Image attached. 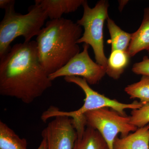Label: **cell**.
<instances>
[{"label": "cell", "instance_id": "cell-1", "mask_svg": "<svg viewBox=\"0 0 149 149\" xmlns=\"http://www.w3.org/2000/svg\"><path fill=\"white\" fill-rule=\"evenodd\" d=\"M0 60V94L32 103L52 85L40 62L36 41L16 44Z\"/></svg>", "mask_w": 149, "mask_h": 149}, {"label": "cell", "instance_id": "cell-2", "mask_svg": "<svg viewBox=\"0 0 149 149\" xmlns=\"http://www.w3.org/2000/svg\"><path fill=\"white\" fill-rule=\"evenodd\" d=\"M83 34L82 27L70 19L62 17L47 22L36 42L40 62L48 75L80 52L77 42Z\"/></svg>", "mask_w": 149, "mask_h": 149}, {"label": "cell", "instance_id": "cell-3", "mask_svg": "<svg viewBox=\"0 0 149 149\" xmlns=\"http://www.w3.org/2000/svg\"><path fill=\"white\" fill-rule=\"evenodd\" d=\"M64 80L68 83H72L77 85L85 93V98L84 103L79 109L74 111H64L60 110L53 106L44 111L41 116V119L44 122L51 118L63 116L70 118L77 132L78 137L82 136L87 125L84 115L88 111L104 108H110L117 111L121 115L126 116L125 110L138 109L143 106L141 102L135 101L132 103L125 104L112 100L94 91L90 87L86 80L82 77L76 76L64 77Z\"/></svg>", "mask_w": 149, "mask_h": 149}, {"label": "cell", "instance_id": "cell-4", "mask_svg": "<svg viewBox=\"0 0 149 149\" xmlns=\"http://www.w3.org/2000/svg\"><path fill=\"white\" fill-rule=\"evenodd\" d=\"M15 3L13 0L5 9L4 16L0 23V58L10 49L11 43L17 37L22 36L24 42H29L37 36L48 18L45 12L37 3L29 7L25 14L15 12Z\"/></svg>", "mask_w": 149, "mask_h": 149}, {"label": "cell", "instance_id": "cell-5", "mask_svg": "<svg viewBox=\"0 0 149 149\" xmlns=\"http://www.w3.org/2000/svg\"><path fill=\"white\" fill-rule=\"evenodd\" d=\"M83 16L77 20V24L84 28L78 44L84 43L91 46L94 51L96 62L107 69L108 58L104 51L103 27L108 15L109 4L108 1L101 0L93 8L85 1L83 5Z\"/></svg>", "mask_w": 149, "mask_h": 149}, {"label": "cell", "instance_id": "cell-6", "mask_svg": "<svg viewBox=\"0 0 149 149\" xmlns=\"http://www.w3.org/2000/svg\"><path fill=\"white\" fill-rule=\"evenodd\" d=\"M84 117L87 126L97 130L110 149H113L114 141L118 134L120 133L123 138L131 132H135L138 128L130 123V116L121 115L108 108L88 111Z\"/></svg>", "mask_w": 149, "mask_h": 149}, {"label": "cell", "instance_id": "cell-7", "mask_svg": "<svg viewBox=\"0 0 149 149\" xmlns=\"http://www.w3.org/2000/svg\"><path fill=\"white\" fill-rule=\"evenodd\" d=\"M89 47V45L84 44L82 52L61 69L49 75L50 80L52 81L59 77L76 76L84 78L89 85L97 84L106 74V69L91 59L88 51Z\"/></svg>", "mask_w": 149, "mask_h": 149}, {"label": "cell", "instance_id": "cell-8", "mask_svg": "<svg viewBox=\"0 0 149 149\" xmlns=\"http://www.w3.org/2000/svg\"><path fill=\"white\" fill-rule=\"evenodd\" d=\"M48 149H73L77 133L72 119L66 116H57L49 123L42 131Z\"/></svg>", "mask_w": 149, "mask_h": 149}, {"label": "cell", "instance_id": "cell-9", "mask_svg": "<svg viewBox=\"0 0 149 149\" xmlns=\"http://www.w3.org/2000/svg\"><path fill=\"white\" fill-rule=\"evenodd\" d=\"M85 0H35L45 12L50 20L62 18L63 14L74 12Z\"/></svg>", "mask_w": 149, "mask_h": 149}, {"label": "cell", "instance_id": "cell-10", "mask_svg": "<svg viewBox=\"0 0 149 149\" xmlns=\"http://www.w3.org/2000/svg\"><path fill=\"white\" fill-rule=\"evenodd\" d=\"M113 149H149V124L133 133L115 140Z\"/></svg>", "mask_w": 149, "mask_h": 149}, {"label": "cell", "instance_id": "cell-11", "mask_svg": "<svg viewBox=\"0 0 149 149\" xmlns=\"http://www.w3.org/2000/svg\"><path fill=\"white\" fill-rule=\"evenodd\" d=\"M145 50H149V7L144 9L143 18L141 26L132 34L127 53L131 57Z\"/></svg>", "mask_w": 149, "mask_h": 149}, {"label": "cell", "instance_id": "cell-12", "mask_svg": "<svg viewBox=\"0 0 149 149\" xmlns=\"http://www.w3.org/2000/svg\"><path fill=\"white\" fill-rule=\"evenodd\" d=\"M73 149H110L97 130L87 126L82 136L77 137Z\"/></svg>", "mask_w": 149, "mask_h": 149}, {"label": "cell", "instance_id": "cell-13", "mask_svg": "<svg viewBox=\"0 0 149 149\" xmlns=\"http://www.w3.org/2000/svg\"><path fill=\"white\" fill-rule=\"evenodd\" d=\"M107 20L110 36V40L108 42L111 45V52L120 51L127 52L132 34L123 30L109 16Z\"/></svg>", "mask_w": 149, "mask_h": 149}, {"label": "cell", "instance_id": "cell-14", "mask_svg": "<svg viewBox=\"0 0 149 149\" xmlns=\"http://www.w3.org/2000/svg\"><path fill=\"white\" fill-rule=\"evenodd\" d=\"M127 52H111L108 58L106 74L115 80L120 78L129 64L130 58Z\"/></svg>", "mask_w": 149, "mask_h": 149}, {"label": "cell", "instance_id": "cell-15", "mask_svg": "<svg viewBox=\"0 0 149 149\" xmlns=\"http://www.w3.org/2000/svg\"><path fill=\"white\" fill-rule=\"evenodd\" d=\"M0 149H27V140L19 138L12 129L1 121Z\"/></svg>", "mask_w": 149, "mask_h": 149}, {"label": "cell", "instance_id": "cell-16", "mask_svg": "<svg viewBox=\"0 0 149 149\" xmlns=\"http://www.w3.org/2000/svg\"><path fill=\"white\" fill-rule=\"evenodd\" d=\"M130 99H139L143 104L149 103V77L142 76L137 83L128 85L125 88Z\"/></svg>", "mask_w": 149, "mask_h": 149}, {"label": "cell", "instance_id": "cell-17", "mask_svg": "<svg viewBox=\"0 0 149 149\" xmlns=\"http://www.w3.org/2000/svg\"><path fill=\"white\" fill-rule=\"evenodd\" d=\"M130 122L137 128L149 124V103L145 104L140 108L132 110L130 116Z\"/></svg>", "mask_w": 149, "mask_h": 149}, {"label": "cell", "instance_id": "cell-18", "mask_svg": "<svg viewBox=\"0 0 149 149\" xmlns=\"http://www.w3.org/2000/svg\"><path fill=\"white\" fill-rule=\"evenodd\" d=\"M134 73L149 77V58L145 56L143 60L133 65L132 69Z\"/></svg>", "mask_w": 149, "mask_h": 149}, {"label": "cell", "instance_id": "cell-19", "mask_svg": "<svg viewBox=\"0 0 149 149\" xmlns=\"http://www.w3.org/2000/svg\"><path fill=\"white\" fill-rule=\"evenodd\" d=\"M13 0H1L0 1V8L5 9L8 6L10 5Z\"/></svg>", "mask_w": 149, "mask_h": 149}, {"label": "cell", "instance_id": "cell-20", "mask_svg": "<svg viewBox=\"0 0 149 149\" xmlns=\"http://www.w3.org/2000/svg\"><path fill=\"white\" fill-rule=\"evenodd\" d=\"M43 139L40 146L37 149H48L47 142L45 137H42Z\"/></svg>", "mask_w": 149, "mask_h": 149}, {"label": "cell", "instance_id": "cell-21", "mask_svg": "<svg viewBox=\"0 0 149 149\" xmlns=\"http://www.w3.org/2000/svg\"><path fill=\"white\" fill-rule=\"evenodd\" d=\"M119 9L120 11L122 10L123 9V8L125 6L126 4L128 3V1H119Z\"/></svg>", "mask_w": 149, "mask_h": 149}, {"label": "cell", "instance_id": "cell-22", "mask_svg": "<svg viewBox=\"0 0 149 149\" xmlns=\"http://www.w3.org/2000/svg\"><path fill=\"white\" fill-rule=\"evenodd\" d=\"M148 54H149V50H148Z\"/></svg>", "mask_w": 149, "mask_h": 149}]
</instances>
